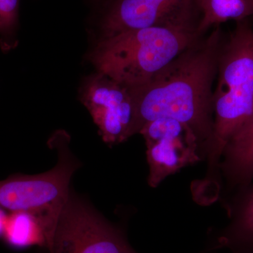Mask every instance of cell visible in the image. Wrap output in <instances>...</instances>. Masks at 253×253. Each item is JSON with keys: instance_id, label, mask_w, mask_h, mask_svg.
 I'll return each mask as SVG.
<instances>
[{"instance_id": "obj_3", "label": "cell", "mask_w": 253, "mask_h": 253, "mask_svg": "<svg viewBox=\"0 0 253 253\" xmlns=\"http://www.w3.org/2000/svg\"><path fill=\"white\" fill-rule=\"evenodd\" d=\"M200 37L194 30L169 26L131 30L101 37L90 60L98 73L133 89L149 81Z\"/></svg>"}, {"instance_id": "obj_2", "label": "cell", "mask_w": 253, "mask_h": 253, "mask_svg": "<svg viewBox=\"0 0 253 253\" xmlns=\"http://www.w3.org/2000/svg\"><path fill=\"white\" fill-rule=\"evenodd\" d=\"M213 93L214 126L206 151L205 186H219V164L231 138L253 117V28L250 20L236 22L219 53ZM204 159V160H205Z\"/></svg>"}, {"instance_id": "obj_13", "label": "cell", "mask_w": 253, "mask_h": 253, "mask_svg": "<svg viewBox=\"0 0 253 253\" xmlns=\"http://www.w3.org/2000/svg\"><path fill=\"white\" fill-rule=\"evenodd\" d=\"M20 0H0V35L11 36L18 23Z\"/></svg>"}, {"instance_id": "obj_1", "label": "cell", "mask_w": 253, "mask_h": 253, "mask_svg": "<svg viewBox=\"0 0 253 253\" xmlns=\"http://www.w3.org/2000/svg\"><path fill=\"white\" fill-rule=\"evenodd\" d=\"M224 36L220 26L201 36L145 83L131 89L136 134L145 125L171 118L189 126L205 159L213 133V84Z\"/></svg>"}, {"instance_id": "obj_10", "label": "cell", "mask_w": 253, "mask_h": 253, "mask_svg": "<svg viewBox=\"0 0 253 253\" xmlns=\"http://www.w3.org/2000/svg\"><path fill=\"white\" fill-rule=\"evenodd\" d=\"M219 172L229 190L240 189L253 180V117L226 145Z\"/></svg>"}, {"instance_id": "obj_11", "label": "cell", "mask_w": 253, "mask_h": 253, "mask_svg": "<svg viewBox=\"0 0 253 253\" xmlns=\"http://www.w3.org/2000/svg\"><path fill=\"white\" fill-rule=\"evenodd\" d=\"M200 21L197 33L204 36L208 30L229 20L236 22L253 18V0H195Z\"/></svg>"}, {"instance_id": "obj_9", "label": "cell", "mask_w": 253, "mask_h": 253, "mask_svg": "<svg viewBox=\"0 0 253 253\" xmlns=\"http://www.w3.org/2000/svg\"><path fill=\"white\" fill-rule=\"evenodd\" d=\"M227 204L229 224L217 237V247L233 253H253V183L235 190Z\"/></svg>"}, {"instance_id": "obj_6", "label": "cell", "mask_w": 253, "mask_h": 253, "mask_svg": "<svg viewBox=\"0 0 253 253\" xmlns=\"http://www.w3.org/2000/svg\"><path fill=\"white\" fill-rule=\"evenodd\" d=\"M139 134L146 141L151 187H157L168 176L204 160L194 133L175 120H155L145 125Z\"/></svg>"}, {"instance_id": "obj_12", "label": "cell", "mask_w": 253, "mask_h": 253, "mask_svg": "<svg viewBox=\"0 0 253 253\" xmlns=\"http://www.w3.org/2000/svg\"><path fill=\"white\" fill-rule=\"evenodd\" d=\"M2 235L6 243L14 248L35 244L46 246L45 237L38 220L26 212H12L6 217Z\"/></svg>"}, {"instance_id": "obj_5", "label": "cell", "mask_w": 253, "mask_h": 253, "mask_svg": "<svg viewBox=\"0 0 253 253\" xmlns=\"http://www.w3.org/2000/svg\"><path fill=\"white\" fill-rule=\"evenodd\" d=\"M50 253H137L123 231L70 191Z\"/></svg>"}, {"instance_id": "obj_4", "label": "cell", "mask_w": 253, "mask_h": 253, "mask_svg": "<svg viewBox=\"0 0 253 253\" xmlns=\"http://www.w3.org/2000/svg\"><path fill=\"white\" fill-rule=\"evenodd\" d=\"M58 163L36 175H14L0 181V208L26 212L41 225L49 253L60 214L69 196L71 178L80 167L67 146L56 145Z\"/></svg>"}, {"instance_id": "obj_7", "label": "cell", "mask_w": 253, "mask_h": 253, "mask_svg": "<svg viewBox=\"0 0 253 253\" xmlns=\"http://www.w3.org/2000/svg\"><path fill=\"white\" fill-rule=\"evenodd\" d=\"M200 21L195 0H115L101 23L102 37L153 26L197 31Z\"/></svg>"}, {"instance_id": "obj_8", "label": "cell", "mask_w": 253, "mask_h": 253, "mask_svg": "<svg viewBox=\"0 0 253 253\" xmlns=\"http://www.w3.org/2000/svg\"><path fill=\"white\" fill-rule=\"evenodd\" d=\"M83 103L105 142L119 144L136 134L135 104L129 88L98 73L86 85Z\"/></svg>"}, {"instance_id": "obj_14", "label": "cell", "mask_w": 253, "mask_h": 253, "mask_svg": "<svg viewBox=\"0 0 253 253\" xmlns=\"http://www.w3.org/2000/svg\"><path fill=\"white\" fill-rule=\"evenodd\" d=\"M6 217L7 216L5 215L4 212H3L2 210L0 208V236L2 235L3 231H4Z\"/></svg>"}]
</instances>
